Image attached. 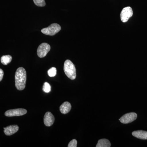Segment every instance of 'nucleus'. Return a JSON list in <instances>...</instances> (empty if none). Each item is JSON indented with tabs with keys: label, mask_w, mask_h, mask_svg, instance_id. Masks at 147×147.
<instances>
[{
	"label": "nucleus",
	"mask_w": 147,
	"mask_h": 147,
	"mask_svg": "<svg viewBox=\"0 0 147 147\" xmlns=\"http://www.w3.org/2000/svg\"><path fill=\"white\" fill-rule=\"evenodd\" d=\"M111 144L109 140L107 139H100L98 142L96 147H110Z\"/></svg>",
	"instance_id": "nucleus-12"
},
{
	"label": "nucleus",
	"mask_w": 147,
	"mask_h": 147,
	"mask_svg": "<svg viewBox=\"0 0 147 147\" xmlns=\"http://www.w3.org/2000/svg\"><path fill=\"white\" fill-rule=\"evenodd\" d=\"M4 72L1 69H0V82L2 81L3 76Z\"/></svg>",
	"instance_id": "nucleus-18"
},
{
	"label": "nucleus",
	"mask_w": 147,
	"mask_h": 147,
	"mask_svg": "<svg viewBox=\"0 0 147 147\" xmlns=\"http://www.w3.org/2000/svg\"><path fill=\"white\" fill-rule=\"evenodd\" d=\"M27 113L26 110L23 108L12 109L7 110L5 113L7 117H11L15 116H21L26 115Z\"/></svg>",
	"instance_id": "nucleus-6"
},
{
	"label": "nucleus",
	"mask_w": 147,
	"mask_h": 147,
	"mask_svg": "<svg viewBox=\"0 0 147 147\" xmlns=\"http://www.w3.org/2000/svg\"><path fill=\"white\" fill-rule=\"evenodd\" d=\"M132 135L138 139L146 140L147 139V131L143 130H137L132 132Z\"/></svg>",
	"instance_id": "nucleus-10"
},
{
	"label": "nucleus",
	"mask_w": 147,
	"mask_h": 147,
	"mask_svg": "<svg viewBox=\"0 0 147 147\" xmlns=\"http://www.w3.org/2000/svg\"><path fill=\"white\" fill-rule=\"evenodd\" d=\"M61 30V27L57 24H53L49 27L41 30V32L45 35L50 36L55 35Z\"/></svg>",
	"instance_id": "nucleus-3"
},
{
	"label": "nucleus",
	"mask_w": 147,
	"mask_h": 147,
	"mask_svg": "<svg viewBox=\"0 0 147 147\" xmlns=\"http://www.w3.org/2000/svg\"><path fill=\"white\" fill-rule=\"evenodd\" d=\"M42 90L45 93H49L51 91V86L49 83L45 82L42 87Z\"/></svg>",
	"instance_id": "nucleus-14"
},
{
	"label": "nucleus",
	"mask_w": 147,
	"mask_h": 147,
	"mask_svg": "<svg viewBox=\"0 0 147 147\" xmlns=\"http://www.w3.org/2000/svg\"><path fill=\"white\" fill-rule=\"evenodd\" d=\"M35 4L38 7L45 6V0H33Z\"/></svg>",
	"instance_id": "nucleus-16"
},
{
	"label": "nucleus",
	"mask_w": 147,
	"mask_h": 147,
	"mask_svg": "<svg viewBox=\"0 0 147 147\" xmlns=\"http://www.w3.org/2000/svg\"><path fill=\"white\" fill-rule=\"evenodd\" d=\"M71 104L68 102H65L60 107V111L63 114L68 113L71 110Z\"/></svg>",
	"instance_id": "nucleus-11"
},
{
	"label": "nucleus",
	"mask_w": 147,
	"mask_h": 147,
	"mask_svg": "<svg viewBox=\"0 0 147 147\" xmlns=\"http://www.w3.org/2000/svg\"><path fill=\"white\" fill-rule=\"evenodd\" d=\"M57 69L55 67H53L48 70L47 73L50 77H54L57 74Z\"/></svg>",
	"instance_id": "nucleus-15"
},
{
	"label": "nucleus",
	"mask_w": 147,
	"mask_h": 147,
	"mask_svg": "<svg viewBox=\"0 0 147 147\" xmlns=\"http://www.w3.org/2000/svg\"><path fill=\"white\" fill-rule=\"evenodd\" d=\"M27 75L26 69L23 67L17 69L15 73V86L17 89L23 90L26 87Z\"/></svg>",
	"instance_id": "nucleus-1"
},
{
	"label": "nucleus",
	"mask_w": 147,
	"mask_h": 147,
	"mask_svg": "<svg viewBox=\"0 0 147 147\" xmlns=\"http://www.w3.org/2000/svg\"><path fill=\"white\" fill-rule=\"evenodd\" d=\"M55 120V117L52 113L48 112L45 113L44 117V123L46 126H52Z\"/></svg>",
	"instance_id": "nucleus-8"
},
{
	"label": "nucleus",
	"mask_w": 147,
	"mask_h": 147,
	"mask_svg": "<svg viewBox=\"0 0 147 147\" xmlns=\"http://www.w3.org/2000/svg\"><path fill=\"white\" fill-rule=\"evenodd\" d=\"M77 142L76 139H73L68 144V147H76L77 146Z\"/></svg>",
	"instance_id": "nucleus-17"
},
{
	"label": "nucleus",
	"mask_w": 147,
	"mask_h": 147,
	"mask_svg": "<svg viewBox=\"0 0 147 147\" xmlns=\"http://www.w3.org/2000/svg\"><path fill=\"white\" fill-rule=\"evenodd\" d=\"M64 71L67 76L71 80L76 79V69L75 66L69 60L65 61L64 64Z\"/></svg>",
	"instance_id": "nucleus-2"
},
{
	"label": "nucleus",
	"mask_w": 147,
	"mask_h": 147,
	"mask_svg": "<svg viewBox=\"0 0 147 147\" xmlns=\"http://www.w3.org/2000/svg\"><path fill=\"white\" fill-rule=\"evenodd\" d=\"M133 15V11L130 7H125L122 10L120 14L121 21L125 23Z\"/></svg>",
	"instance_id": "nucleus-5"
},
{
	"label": "nucleus",
	"mask_w": 147,
	"mask_h": 147,
	"mask_svg": "<svg viewBox=\"0 0 147 147\" xmlns=\"http://www.w3.org/2000/svg\"><path fill=\"white\" fill-rule=\"evenodd\" d=\"M4 132L5 135L10 136L15 134L19 129V127L17 125H11L4 127Z\"/></svg>",
	"instance_id": "nucleus-9"
},
{
	"label": "nucleus",
	"mask_w": 147,
	"mask_h": 147,
	"mask_svg": "<svg viewBox=\"0 0 147 147\" xmlns=\"http://www.w3.org/2000/svg\"><path fill=\"white\" fill-rule=\"evenodd\" d=\"M11 60H12V57L9 55L3 56L1 59V62L4 65H7L10 63Z\"/></svg>",
	"instance_id": "nucleus-13"
},
{
	"label": "nucleus",
	"mask_w": 147,
	"mask_h": 147,
	"mask_svg": "<svg viewBox=\"0 0 147 147\" xmlns=\"http://www.w3.org/2000/svg\"><path fill=\"white\" fill-rule=\"evenodd\" d=\"M137 117V115L136 113H130L124 115L119 120L121 123L127 124L130 123L135 120Z\"/></svg>",
	"instance_id": "nucleus-7"
},
{
	"label": "nucleus",
	"mask_w": 147,
	"mask_h": 147,
	"mask_svg": "<svg viewBox=\"0 0 147 147\" xmlns=\"http://www.w3.org/2000/svg\"><path fill=\"white\" fill-rule=\"evenodd\" d=\"M50 49L51 47L48 43L45 42L41 43L38 48L37 51L38 56L40 58L44 57L50 51Z\"/></svg>",
	"instance_id": "nucleus-4"
}]
</instances>
